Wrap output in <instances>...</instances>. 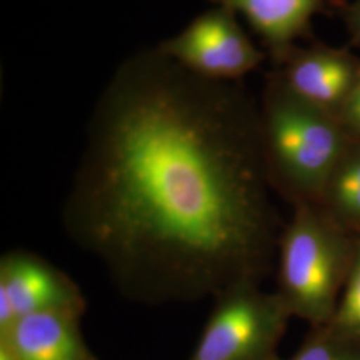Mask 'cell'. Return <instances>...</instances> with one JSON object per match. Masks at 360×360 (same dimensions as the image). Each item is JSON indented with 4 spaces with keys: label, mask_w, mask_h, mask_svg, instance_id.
Here are the masks:
<instances>
[{
    "label": "cell",
    "mask_w": 360,
    "mask_h": 360,
    "mask_svg": "<svg viewBox=\"0 0 360 360\" xmlns=\"http://www.w3.org/2000/svg\"><path fill=\"white\" fill-rule=\"evenodd\" d=\"M259 105L158 47L126 58L92 111L62 219L132 302L262 284L278 259Z\"/></svg>",
    "instance_id": "1"
},
{
    "label": "cell",
    "mask_w": 360,
    "mask_h": 360,
    "mask_svg": "<svg viewBox=\"0 0 360 360\" xmlns=\"http://www.w3.org/2000/svg\"><path fill=\"white\" fill-rule=\"evenodd\" d=\"M263 154L272 190L294 206L318 203L351 141L338 116L296 95L276 71L259 105Z\"/></svg>",
    "instance_id": "2"
},
{
    "label": "cell",
    "mask_w": 360,
    "mask_h": 360,
    "mask_svg": "<svg viewBox=\"0 0 360 360\" xmlns=\"http://www.w3.org/2000/svg\"><path fill=\"white\" fill-rule=\"evenodd\" d=\"M278 245V290L288 309L314 327L333 321L354 257L355 235L315 203H297Z\"/></svg>",
    "instance_id": "3"
},
{
    "label": "cell",
    "mask_w": 360,
    "mask_h": 360,
    "mask_svg": "<svg viewBox=\"0 0 360 360\" xmlns=\"http://www.w3.org/2000/svg\"><path fill=\"white\" fill-rule=\"evenodd\" d=\"M291 318L276 292L238 284L215 297V307L191 360H275Z\"/></svg>",
    "instance_id": "4"
},
{
    "label": "cell",
    "mask_w": 360,
    "mask_h": 360,
    "mask_svg": "<svg viewBox=\"0 0 360 360\" xmlns=\"http://www.w3.org/2000/svg\"><path fill=\"white\" fill-rule=\"evenodd\" d=\"M156 47L193 75L226 83H239L266 58L240 26L239 16L221 6L198 15Z\"/></svg>",
    "instance_id": "5"
},
{
    "label": "cell",
    "mask_w": 360,
    "mask_h": 360,
    "mask_svg": "<svg viewBox=\"0 0 360 360\" xmlns=\"http://www.w3.org/2000/svg\"><path fill=\"white\" fill-rule=\"evenodd\" d=\"M84 297L67 275L27 251L7 252L0 260V336L22 316L46 311L82 315Z\"/></svg>",
    "instance_id": "6"
},
{
    "label": "cell",
    "mask_w": 360,
    "mask_h": 360,
    "mask_svg": "<svg viewBox=\"0 0 360 360\" xmlns=\"http://www.w3.org/2000/svg\"><path fill=\"white\" fill-rule=\"evenodd\" d=\"M275 67L296 95L336 116L360 75V59L322 43L297 44Z\"/></svg>",
    "instance_id": "7"
},
{
    "label": "cell",
    "mask_w": 360,
    "mask_h": 360,
    "mask_svg": "<svg viewBox=\"0 0 360 360\" xmlns=\"http://www.w3.org/2000/svg\"><path fill=\"white\" fill-rule=\"evenodd\" d=\"M242 16L263 43L276 65L300 39L311 35L316 15L331 10L342 0H208Z\"/></svg>",
    "instance_id": "8"
},
{
    "label": "cell",
    "mask_w": 360,
    "mask_h": 360,
    "mask_svg": "<svg viewBox=\"0 0 360 360\" xmlns=\"http://www.w3.org/2000/svg\"><path fill=\"white\" fill-rule=\"evenodd\" d=\"M79 314L46 311L22 316L0 336L18 360H91L79 331Z\"/></svg>",
    "instance_id": "9"
},
{
    "label": "cell",
    "mask_w": 360,
    "mask_h": 360,
    "mask_svg": "<svg viewBox=\"0 0 360 360\" xmlns=\"http://www.w3.org/2000/svg\"><path fill=\"white\" fill-rule=\"evenodd\" d=\"M316 205L340 229L360 233V141H349Z\"/></svg>",
    "instance_id": "10"
},
{
    "label": "cell",
    "mask_w": 360,
    "mask_h": 360,
    "mask_svg": "<svg viewBox=\"0 0 360 360\" xmlns=\"http://www.w3.org/2000/svg\"><path fill=\"white\" fill-rule=\"evenodd\" d=\"M334 334L360 345V233L355 235L347 282L333 321L324 326Z\"/></svg>",
    "instance_id": "11"
},
{
    "label": "cell",
    "mask_w": 360,
    "mask_h": 360,
    "mask_svg": "<svg viewBox=\"0 0 360 360\" xmlns=\"http://www.w3.org/2000/svg\"><path fill=\"white\" fill-rule=\"evenodd\" d=\"M288 360H360V345L338 336L327 327H315Z\"/></svg>",
    "instance_id": "12"
},
{
    "label": "cell",
    "mask_w": 360,
    "mask_h": 360,
    "mask_svg": "<svg viewBox=\"0 0 360 360\" xmlns=\"http://www.w3.org/2000/svg\"><path fill=\"white\" fill-rule=\"evenodd\" d=\"M338 119L351 139L360 141V75L346 102L340 107Z\"/></svg>",
    "instance_id": "13"
},
{
    "label": "cell",
    "mask_w": 360,
    "mask_h": 360,
    "mask_svg": "<svg viewBox=\"0 0 360 360\" xmlns=\"http://www.w3.org/2000/svg\"><path fill=\"white\" fill-rule=\"evenodd\" d=\"M342 16L347 27L351 44L360 47V0H354L342 8Z\"/></svg>",
    "instance_id": "14"
},
{
    "label": "cell",
    "mask_w": 360,
    "mask_h": 360,
    "mask_svg": "<svg viewBox=\"0 0 360 360\" xmlns=\"http://www.w3.org/2000/svg\"><path fill=\"white\" fill-rule=\"evenodd\" d=\"M0 360H18L13 348L3 339H0Z\"/></svg>",
    "instance_id": "15"
}]
</instances>
